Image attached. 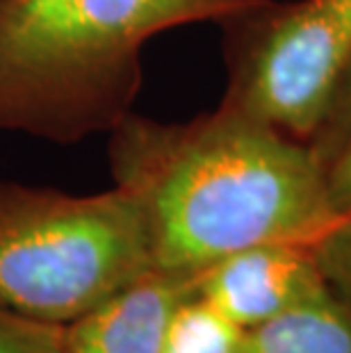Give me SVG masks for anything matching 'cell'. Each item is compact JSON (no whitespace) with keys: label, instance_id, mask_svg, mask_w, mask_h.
I'll use <instances>...</instances> for the list:
<instances>
[{"label":"cell","instance_id":"1","mask_svg":"<svg viewBox=\"0 0 351 353\" xmlns=\"http://www.w3.org/2000/svg\"><path fill=\"white\" fill-rule=\"evenodd\" d=\"M108 155L160 272L197 278L246 246L315 244L338 223L315 148L223 103L181 123L130 112Z\"/></svg>","mask_w":351,"mask_h":353},{"label":"cell","instance_id":"2","mask_svg":"<svg viewBox=\"0 0 351 353\" xmlns=\"http://www.w3.org/2000/svg\"><path fill=\"white\" fill-rule=\"evenodd\" d=\"M260 0H0V132L55 144L112 132L132 112L141 48L223 23Z\"/></svg>","mask_w":351,"mask_h":353},{"label":"cell","instance_id":"3","mask_svg":"<svg viewBox=\"0 0 351 353\" xmlns=\"http://www.w3.org/2000/svg\"><path fill=\"white\" fill-rule=\"evenodd\" d=\"M151 269L144 216L121 187L78 196L0 180V305L69 324Z\"/></svg>","mask_w":351,"mask_h":353},{"label":"cell","instance_id":"4","mask_svg":"<svg viewBox=\"0 0 351 353\" xmlns=\"http://www.w3.org/2000/svg\"><path fill=\"white\" fill-rule=\"evenodd\" d=\"M226 28L221 103L315 144L351 73V0H260Z\"/></svg>","mask_w":351,"mask_h":353},{"label":"cell","instance_id":"5","mask_svg":"<svg viewBox=\"0 0 351 353\" xmlns=\"http://www.w3.org/2000/svg\"><path fill=\"white\" fill-rule=\"evenodd\" d=\"M197 292L244 330L263 326L328 292L315 244L246 246L197 276Z\"/></svg>","mask_w":351,"mask_h":353},{"label":"cell","instance_id":"6","mask_svg":"<svg viewBox=\"0 0 351 353\" xmlns=\"http://www.w3.org/2000/svg\"><path fill=\"white\" fill-rule=\"evenodd\" d=\"M194 290L197 278L151 269L64 324L66 353H160L176 307Z\"/></svg>","mask_w":351,"mask_h":353},{"label":"cell","instance_id":"7","mask_svg":"<svg viewBox=\"0 0 351 353\" xmlns=\"http://www.w3.org/2000/svg\"><path fill=\"white\" fill-rule=\"evenodd\" d=\"M242 353H351V307L328 288L326 294L246 330Z\"/></svg>","mask_w":351,"mask_h":353},{"label":"cell","instance_id":"8","mask_svg":"<svg viewBox=\"0 0 351 353\" xmlns=\"http://www.w3.org/2000/svg\"><path fill=\"white\" fill-rule=\"evenodd\" d=\"M246 330L194 290L176 307L160 353H242Z\"/></svg>","mask_w":351,"mask_h":353},{"label":"cell","instance_id":"9","mask_svg":"<svg viewBox=\"0 0 351 353\" xmlns=\"http://www.w3.org/2000/svg\"><path fill=\"white\" fill-rule=\"evenodd\" d=\"M0 353H66L64 324L30 319L0 305Z\"/></svg>","mask_w":351,"mask_h":353},{"label":"cell","instance_id":"10","mask_svg":"<svg viewBox=\"0 0 351 353\" xmlns=\"http://www.w3.org/2000/svg\"><path fill=\"white\" fill-rule=\"evenodd\" d=\"M315 255L326 285L351 307V219L333 223L315 242Z\"/></svg>","mask_w":351,"mask_h":353},{"label":"cell","instance_id":"11","mask_svg":"<svg viewBox=\"0 0 351 353\" xmlns=\"http://www.w3.org/2000/svg\"><path fill=\"white\" fill-rule=\"evenodd\" d=\"M319 160L324 164L326 194L335 219H351V121Z\"/></svg>","mask_w":351,"mask_h":353},{"label":"cell","instance_id":"12","mask_svg":"<svg viewBox=\"0 0 351 353\" xmlns=\"http://www.w3.org/2000/svg\"><path fill=\"white\" fill-rule=\"evenodd\" d=\"M349 121H351V73H349V78L345 82V87H342V94H340L338 103H335L331 117H328L322 134H319L317 141L312 144L319 157H322L328 148L333 146V141L340 137V132L345 130Z\"/></svg>","mask_w":351,"mask_h":353}]
</instances>
